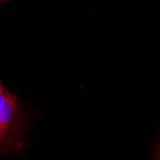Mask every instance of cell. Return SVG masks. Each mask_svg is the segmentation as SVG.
<instances>
[{
  "label": "cell",
  "instance_id": "obj_1",
  "mask_svg": "<svg viewBox=\"0 0 160 160\" xmlns=\"http://www.w3.org/2000/svg\"><path fill=\"white\" fill-rule=\"evenodd\" d=\"M23 118L17 97L0 83V155L23 150Z\"/></svg>",
  "mask_w": 160,
  "mask_h": 160
},
{
  "label": "cell",
  "instance_id": "obj_2",
  "mask_svg": "<svg viewBox=\"0 0 160 160\" xmlns=\"http://www.w3.org/2000/svg\"><path fill=\"white\" fill-rule=\"evenodd\" d=\"M154 158H155V159H160V143H159L158 148H157V150H156V153H155V155H154Z\"/></svg>",
  "mask_w": 160,
  "mask_h": 160
}]
</instances>
